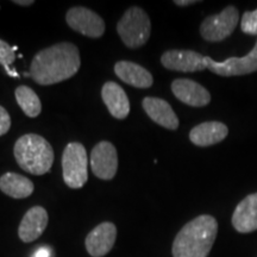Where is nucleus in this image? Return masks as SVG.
Masks as SVG:
<instances>
[{
    "mask_svg": "<svg viewBox=\"0 0 257 257\" xmlns=\"http://www.w3.org/2000/svg\"><path fill=\"white\" fill-rule=\"evenodd\" d=\"M81 66L75 44L61 42L38 51L32 59L30 78L41 86H49L73 78Z\"/></svg>",
    "mask_w": 257,
    "mask_h": 257,
    "instance_id": "nucleus-1",
    "label": "nucleus"
},
{
    "mask_svg": "<svg viewBox=\"0 0 257 257\" xmlns=\"http://www.w3.org/2000/svg\"><path fill=\"white\" fill-rule=\"evenodd\" d=\"M218 223L210 214H201L179 231L173 242V257H207L217 238Z\"/></svg>",
    "mask_w": 257,
    "mask_h": 257,
    "instance_id": "nucleus-2",
    "label": "nucleus"
},
{
    "mask_svg": "<svg viewBox=\"0 0 257 257\" xmlns=\"http://www.w3.org/2000/svg\"><path fill=\"white\" fill-rule=\"evenodd\" d=\"M14 154L18 166L32 175L47 174L55 160L51 144L36 134L19 137L15 144Z\"/></svg>",
    "mask_w": 257,
    "mask_h": 257,
    "instance_id": "nucleus-3",
    "label": "nucleus"
},
{
    "mask_svg": "<svg viewBox=\"0 0 257 257\" xmlns=\"http://www.w3.org/2000/svg\"><path fill=\"white\" fill-rule=\"evenodd\" d=\"M117 32L123 43L130 49L143 47L149 41L152 32L149 16L143 9L131 6L118 22Z\"/></svg>",
    "mask_w": 257,
    "mask_h": 257,
    "instance_id": "nucleus-4",
    "label": "nucleus"
},
{
    "mask_svg": "<svg viewBox=\"0 0 257 257\" xmlns=\"http://www.w3.org/2000/svg\"><path fill=\"white\" fill-rule=\"evenodd\" d=\"M88 157L86 148L79 142H72L62 154V174L69 188L79 189L88 180Z\"/></svg>",
    "mask_w": 257,
    "mask_h": 257,
    "instance_id": "nucleus-5",
    "label": "nucleus"
},
{
    "mask_svg": "<svg viewBox=\"0 0 257 257\" xmlns=\"http://www.w3.org/2000/svg\"><path fill=\"white\" fill-rule=\"evenodd\" d=\"M239 14L234 6H227L220 14L208 16L200 25V35L205 41L221 42L231 36L238 24Z\"/></svg>",
    "mask_w": 257,
    "mask_h": 257,
    "instance_id": "nucleus-6",
    "label": "nucleus"
},
{
    "mask_svg": "<svg viewBox=\"0 0 257 257\" xmlns=\"http://www.w3.org/2000/svg\"><path fill=\"white\" fill-rule=\"evenodd\" d=\"M66 22L70 29L91 38H99L105 32V22L94 11L83 6H75L68 10Z\"/></svg>",
    "mask_w": 257,
    "mask_h": 257,
    "instance_id": "nucleus-7",
    "label": "nucleus"
},
{
    "mask_svg": "<svg viewBox=\"0 0 257 257\" xmlns=\"http://www.w3.org/2000/svg\"><path fill=\"white\" fill-rule=\"evenodd\" d=\"M205 62L208 70L220 76H239L251 74L257 70V41L248 55L230 57L223 62H217L210 56H205Z\"/></svg>",
    "mask_w": 257,
    "mask_h": 257,
    "instance_id": "nucleus-8",
    "label": "nucleus"
},
{
    "mask_svg": "<svg viewBox=\"0 0 257 257\" xmlns=\"http://www.w3.org/2000/svg\"><path fill=\"white\" fill-rule=\"evenodd\" d=\"M91 168L98 179L112 180L118 170V154L115 147L108 141L95 144L91 153Z\"/></svg>",
    "mask_w": 257,
    "mask_h": 257,
    "instance_id": "nucleus-9",
    "label": "nucleus"
},
{
    "mask_svg": "<svg viewBox=\"0 0 257 257\" xmlns=\"http://www.w3.org/2000/svg\"><path fill=\"white\" fill-rule=\"evenodd\" d=\"M161 63L165 68L174 72L194 73L207 69L205 56L193 50L172 49L163 53Z\"/></svg>",
    "mask_w": 257,
    "mask_h": 257,
    "instance_id": "nucleus-10",
    "label": "nucleus"
},
{
    "mask_svg": "<svg viewBox=\"0 0 257 257\" xmlns=\"http://www.w3.org/2000/svg\"><path fill=\"white\" fill-rule=\"evenodd\" d=\"M117 239V227L111 221L96 225L85 239L87 252L92 257H104L113 248Z\"/></svg>",
    "mask_w": 257,
    "mask_h": 257,
    "instance_id": "nucleus-11",
    "label": "nucleus"
},
{
    "mask_svg": "<svg viewBox=\"0 0 257 257\" xmlns=\"http://www.w3.org/2000/svg\"><path fill=\"white\" fill-rule=\"evenodd\" d=\"M175 98L192 107H204L210 104L211 94L204 86L189 79H176L172 82Z\"/></svg>",
    "mask_w": 257,
    "mask_h": 257,
    "instance_id": "nucleus-12",
    "label": "nucleus"
},
{
    "mask_svg": "<svg viewBox=\"0 0 257 257\" xmlns=\"http://www.w3.org/2000/svg\"><path fill=\"white\" fill-rule=\"evenodd\" d=\"M48 212L42 206H34L28 210L18 227V236L22 242L31 243L40 238L47 229Z\"/></svg>",
    "mask_w": 257,
    "mask_h": 257,
    "instance_id": "nucleus-13",
    "label": "nucleus"
},
{
    "mask_svg": "<svg viewBox=\"0 0 257 257\" xmlns=\"http://www.w3.org/2000/svg\"><path fill=\"white\" fill-rule=\"evenodd\" d=\"M143 110L149 115V118L161 126L168 130H176L179 127V118L175 114L168 102L155 96H146L142 101Z\"/></svg>",
    "mask_w": 257,
    "mask_h": 257,
    "instance_id": "nucleus-14",
    "label": "nucleus"
},
{
    "mask_svg": "<svg viewBox=\"0 0 257 257\" xmlns=\"http://www.w3.org/2000/svg\"><path fill=\"white\" fill-rule=\"evenodd\" d=\"M101 98L108 112L115 119H125L130 113V100L118 83L105 82L101 88Z\"/></svg>",
    "mask_w": 257,
    "mask_h": 257,
    "instance_id": "nucleus-15",
    "label": "nucleus"
},
{
    "mask_svg": "<svg viewBox=\"0 0 257 257\" xmlns=\"http://www.w3.org/2000/svg\"><path fill=\"white\" fill-rule=\"evenodd\" d=\"M232 225L239 233L257 230V193L248 195L237 205L232 214Z\"/></svg>",
    "mask_w": 257,
    "mask_h": 257,
    "instance_id": "nucleus-16",
    "label": "nucleus"
},
{
    "mask_svg": "<svg viewBox=\"0 0 257 257\" xmlns=\"http://www.w3.org/2000/svg\"><path fill=\"white\" fill-rule=\"evenodd\" d=\"M229 135V128L220 121H205L194 126L189 133V140L197 147H210L220 143Z\"/></svg>",
    "mask_w": 257,
    "mask_h": 257,
    "instance_id": "nucleus-17",
    "label": "nucleus"
},
{
    "mask_svg": "<svg viewBox=\"0 0 257 257\" xmlns=\"http://www.w3.org/2000/svg\"><path fill=\"white\" fill-rule=\"evenodd\" d=\"M114 73L121 81L136 88H149L154 83L149 70L130 61H118L114 64Z\"/></svg>",
    "mask_w": 257,
    "mask_h": 257,
    "instance_id": "nucleus-18",
    "label": "nucleus"
},
{
    "mask_svg": "<svg viewBox=\"0 0 257 257\" xmlns=\"http://www.w3.org/2000/svg\"><path fill=\"white\" fill-rule=\"evenodd\" d=\"M34 189L35 186L31 180L17 173H6L0 176V191L14 199L30 197Z\"/></svg>",
    "mask_w": 257,
    "mask_h": 257,
    "instance_id": "nucleus-19",
    "label": "nucleus"
},
{
    "mask_svg": "<svg viewBox=\"0 0 257 257\" xmlns=\"http://www.w3.org/2000/svg\"><path fill=\"white\" fill-rule=\"evenodd\" d=\"M16 100L19 107L29 118H36L42 112V104L35 91L28 86H18L15 91Z\"/></svg>",
    "mask_w": 257,
    "mask_h": 257,
    "instance_id": "nucleus-20",
    "label": "nucleus"
},
{
    "mask_svg": "<svg viewBox=\"0 0 257 257\" xmlns=\"http://www.w3.org/2000/svg\"><path fill=\"white\" fill-rule=\"evenodd\" d=\"M16 50L17 47H11L8 42L0 40V64L4 67L10 76L19 78L17 70L11 68V64L16 61Z\"/></svg>",
    "mask_w": 257,
    "mask_h": 257,
    "instance_id": "nucleus-21",
    "label": "nucleus"
},
{
    "mask_svg": "<svg viewBox=\"0 0 257 257\" xmlns=\"http://www.w3.org/2000/svg\"><path fill=\"white\" fill-rule=\"evenodd\" d=\"M240 29L244 34L257 36V9L253 11H246L240 21Z\"/></svg>",
    "mask_w": 257,
    "mask_h": 257,
    "instance_id": "nucleus-22",
    "label": "nucleus"
},
{
    "mask_svg": "<svg viewBox=\"0 0 257 257\" xmlns=\"http://www.w3.org/2000/svg\"><path fill=\"white\" fill-rule=\"evenodd\" d=\"M10 127H11V117L9 112L0 105V136L8 134Z\"/></svg>",
    "mask_w": 257,
    "mask_h": 257,
    "instance_id": "nucleus-23",
    "label": "nucleus"
},
{
    "mask_svg": "<svg viewBox=\"0 0 257 257\" xmlns=\"http://www.w3.org/2000/svg\"><path fill=\"white\" fill-rule=\"evenodd\" d=\"M197 0H175L174 4L178 6H188V5H193L197 4Z\"/></svg>",
    "mask_w": 257,
    "mask_h": 257,
    "instance_id": "nucleus-24",
    "label": "nucleus"
},
{
    "mask_svg": "<svg viewBox=\"0 0 257 257\" xmlns=\"http://www.w3.org/2000/svg\"><path fill=\"white\" fill-rule=\"evenodd\" d=\"M48 256H49V252H48V250L44 249V248H41V249L37 250V252L35 253L34 257H48Z\"/></svg>",
    "mask_w": 257,
    "mask_h": 257,
    "instance_id": "nucleus-25",
    "label": "nucleus"
},
{
    "mask_svg": "<svg viewBox=\"0 0 257 257\" xmlns=\"http://www.w3.org/2000/svg\"><path fill=\"white\" fill-rule=\"evenodd\" d=\"M15 4L21 5V6H30L34 4V0H25V2H21V0H17V2H14Z\"/></svg>",
    "mask_w": 257,
    "mask_h": 257,
    "instance_id": "nucleus-26",
    "label": "nucleus"
}]
</instances>
